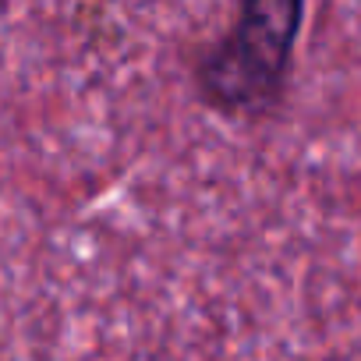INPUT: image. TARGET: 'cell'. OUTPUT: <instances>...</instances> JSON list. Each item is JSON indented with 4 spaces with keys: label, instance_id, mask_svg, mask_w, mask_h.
<instances>
[{
    "label": "cell",
    "instance_id": "cell-1",
    "mask_svg": "<svg viewBox=\"0 0 361 361\" xmlns=\"http://www.w3.org/2000/svg\"><path fill=\"white\" fill-rule=\"evenodd\" d=\"M305 15V0H245L234 29L195 61L199 103L231 117L273 114L287 92Z\"/></svg>",
    "mask_w": 361,
    "mask_h": 361
}]
</instances>
